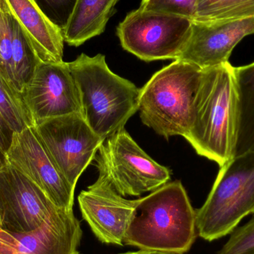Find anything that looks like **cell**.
Returning a JSON list of instances; mask_svg holds the SVG:
<instances>
[{
  "mask_svg": "<svg viewBox=\"0 0 254 254\" xmlns=\"http://www.w3.org/2000/svg\"><path fill=\"white\" fill-rule=\"evenodd\" d=\"M238 126L234 67L228 62L203 69L190 128L185 138L198 155L222 167L234 158Z\"/></svg>",
  "mask_w": 254,
  "mask_h": 254,
  "instance_id": "obj_1",
  "label": "cell"
},
{
  "mask_svg": "<svg viewBox=\"0 0 254 254\" xmlns=\"http://www.w3.org/2000/svg\"><path fill=\"white\" fill-rule=\"evenodd\" d=\"M196 211L179 181L137 199L124 245L173 254L188 252L196 239Z\"/></svg>",
  "mask_w": 254,
  "mask_h": 254,
  "instance_id": "obj_2",
  "label": "cell"
},
{
  "mask_svg": "<svg viewBox=\"0 0 254 254\" xmlns=\"http://www.w3.org/2000/svg\"><path fill=\"white\" fill-rule=\"evenodd\" d=\"M80 98L81 116L104 140L125 128L138 111L140 89L110 70L104 55L81 54L68 63Z\"/></svg>",
  "mask_w": 254,
  "mask_h": 254,
  "instance_id": "obj_3",
  "label": "cell"
},
{
  "mask_svg": "<svg viewBox=\"0 0 254 254\" xmlns=\"http://www.w3.org/2000/svg\"><path fill=\"white\" fill-rule=\"evenodd\" d=\"M203 69L176 60L155 72L140 89L138 111L143 125L168 139L187 135Z\"/></svg>",
  "mask_w": 254,
  "mask_h": 254,
  "instance_id": "obj_4",
  "label": "cell"
},
{
  "mask_svg": "<svg viewBox=\"0 0 254 254\" xmlns=\"http://www.w3.org/2000/svg\"><path fill=\"white\" fill-rule=\"evenodd\" d=\"M195 211L198 235L208 242L231 234L254 213V151L221 167L207 200Z\"/></svg>",
  "mask_w": 254,
  "mask_h": 254,
  "instance_id": "obj_5",
  "label": "cell"
},
{
  "mask_svg": "<svg viewBox=\"0 0 254 254\" xmlns=\"http://www.w3.org/2000/svg\"><path fill=\"white\" fill-rule=\"evenodd\" d=\"M97 153L98 172L124 197L155 191L171 178L170 169L154 161L125 128L107 137Z\"/></svg>",
  "mask_w": 254,
  "mask_h": 254,
  "instance_id": "obj_6",
  "label": "cell"
},
{
  "mask_svg": "<svg viewBox=\"0 0 254 254\" xmlns=\"http://www.w3.org/2000/svg\"><path fill=\"white\" fill-rule=\"evenodd\" d=\"M192 22L184 16L138 8L119 24L117 34L123 49L141 61H176L189 38Z\"/></svg>",
  "mask_w": 254,
  "mask_h": 254,
  "instance_id": "obj_7",
  "label": "cell"
},
{
  "mask_svg": "<svg viewBox=\"0 0 254 254\" xmlns=\"http://www.w3.org/2000/svg\"><path fill=\"white\" fill-rule=\"evenodd\" d=\"M34 128L60 171L75 189L79 178L105 140L94 132L80 114L46 119Z\"/></svg>",
  "mask_w": 254,
  "mask_h": 254,
  "instance_id": "obj_8",
  "label": "cell"
},
{
  "mask_svg": "<svg viewBox=\"0 0 254 254\" xmlns=\"http://www.w3.org/2000/svg\"><path fill=\"white\" fill-rule=\"evenodd\" d=\"M62 210L37 185L7 164L0 170V228L8 234L37 229Z\"/></svg>",
  "mask_w": 254,
  "mask_h": 254,
  "instance_id": "obj_9",
  "label": "cell"
},
{
  "mask_svg": "<svg viewBox=\"0 0 254 254\" xmlns=\"http://www.w3.org/2000/svg\"><path fill=\"white\" fill-rule=\"evenodd\" d=\"M6 158L7 164L37 185L55 205L73 210L75 189L60 171L34 127L14 132Z\"/></svg>",
  "mask_w": 254,
  "mask_h": 254,
  "instance_id": "obj_10",
  "label": "cell"
},
{
  "mask_svg": "<svg viewBox=\"0 0 254 254\" xmlns=\"http://www.w3.org/2000/svg\"><path fill=\"white\" fill-rule=\"evenodd\" d=\"M22 95L34 126L52 118L81 115L78 90L68 63H39Z\"/></svg>",
  "mask_w": 254,
  "mask_h": 254,
  "instance_id": "obj_11",
  "label": "cell"
},
{
  "mask_svg": "<svg viewBox=\"0 0 254 254\" xmlns=\"http://www.w3.org/2000/svg\"><path fill=\"white\" fill-rule=\"evenodd\" d=\"M78 203L83 219L101 243L123 246L137 199L122 196L99 173L98 180L80 192Z\"/></svg>",
  "mask_w": 254,
  "mask_h": 254,
  "instance_id": "obj_12",
  "label": "cell"
},
{
  "mask_svg": "<svg viewBox=\"0 0 254 254\" xmlns=\"http://www.w3.org/2000/svg\"><path fill=\"white\" fill-rule=\"evenodd\" d=\"M252 34H254V17L192 20L189 38L178 60L201 69L219 66L229 62L234 48Z\"/></svg>",
  "mask_w": 254,
  "mask_h": 254,
  "instance_id": "obj_13",
  "label": "cell"
},
{
  "mask_svg": "<svg viewBox=\"0 0 254 254\" xmlns=\"http://www.w3.org/2000/svg\"><path fill=\"white\" fill-rule=\"evenodd\" d=\"M81 226L73 210H61L37 229L0 234V254H80Z\"/></svg>",
  "mask_w": 254,
  "mask_h": 254,
  "instance_id": "obj_14",
  "label": "cell"
},
{
  "mask_svg": "<svg viewBox=\"0 0 254 254\" xmlns=\"http://www.w3.org/2000/svg\"><path fill=\"white\" fill-rule=\"evenodd\" d=\"M12 13L26 31L41 62H64L63 32L45 16L33 0H6Z\"/></svg>",
  "mask_w": 254,
  "mask_h": 254,
  "instance_id": "obj_15",
  "label": "cell"
},
{
  "mask_svg": "<svg viewBox=\"0 0 254 254\" xmlns=\"http://www.w3.org/2000/svg\"><path fill=\"white\" fill-rule=\"evenodd\" d=\"M119 0H77L66 28L63 31L64 42L77 46L101 35L116 12Z\"/></svg>",
  "mask_w": 254,
  "mask_h": 254,
  "instance_id": "obj_16",
  "label": "cell"
},
{
  "mask_svg": "<svg viewBox=\"0 0 254 254\" xmlns=\"http://www.w3.org/2000/svg\"><path fill=\"white\" fill-rule=\"evenodd\" d=\"M239 101V126L234 156L254 151V62L234 67Z\"/></svg>",
  "mask_w": 254,
  "mask_h": 254,
  "instance_id": "obj_17",
  "label": "cell"
},
{
  "mask_svg": "<svg viewBox=\"0 0 254 254\" xmlns=\"http://www.w3.org/2000/svg\"><path fill=\"white\" fill-rule=\"evenodd\" d=\"M12 12V11H11ZM13 27V86L22 93L25 85L34 74L36 67L41 61L37 58L29 37L23 27L12 13Z\"/></svg>",
  "mask_w": 254,
  "mask_h": 254,
  "instance_id": "obj_18",
  "label": "cell"
},
{
  "mask_svg": "<svg viewBox=\"0 0 254 254\" xmlns=\"http://www.w3.org/2000/svg\"><path fill=\"white\" fill-rule=\"evenodd\" d=\"M0 115L14 132L34 127L22 93L18 92L0 71Z\"/></svg>",
  "mask_w": 254,
  "mask_h": 254,
  "instance_id": "obj_19",
  "label": "cell"
},
{
  "mask_svg": "<svg viewBox=\"0 0 254 254\" xmlns=\"http://www.w3.org/2000/svg\"><path fill=\"white\" fill-rule=\"evenodd\" d=\"M254 17V0H198L193 20Z\"/></svg>",
  "mask_w": 254,
  "mask_h": 254,
  "instance_id": "obj_20",
  "label": "cell"
},
{
  "mask_svg": "<svg viewBox=\"0 0 254 254\" xmlns=\"http://www.w3.org/2000/svg\"><path fill=\"white\" fill-rule=\"evenodd\" d=\"M12 12L6 0H0V71L13 86Z\"/></svg>",
  "mask_w": 254,
  "mask_h": 254,
  "instance_id": "obj_21",
  "label": "cell"
},
{
  "mask_svg": "<svg viewBox=\"0 0 254 254\" xmlns=\"http://www.w3.org/2000/svg\"><path fill=\"white\" fill-rule=\"evenodd\" d=\"M198 0H142L139 8L146 11L168 13L193 20Z\"/></svg>",
  "mask_w": 254,
  "mask_h": 254,
  "instance_id": "obj_22",
  "label": "cell"
},
{
  "mask_svg": "<svg viewBox=\"0 0 254 254\" xmlns=\"http://www.w3.org/2000/svg\"><path fill=\"white\" fill-rule=\"evenodd\" d=\"M218 254H254V215L247 223L231 233Z\"/></svg>",
  "mask_w": 254,
  "mask_h": 254,
  "instance_id": "obj_23",
  "label": "cell"
},
{
  "mask_svg": "<svg viewBox=\"0 0 254 254\" xmlns=\"http://www.w3.org/2000/svg\"><path fill=\"white\" fill-rule=\"evenodd\" d=\"M45 16L64 31L74 11L77 0H33Z\"/></svg>",
  "mask_w": 254,
  "mask_h": 254,
  "instance_id": "obj_24",
  "label": "cell"
},
{
  "mask_svg": "<svg viewBox=\"0 0 254 254\" xmlns=\"http://www.w3.org/2000/svg\"><path fill=\"white\" fill-rule=\"evenodd\" d=\"M14 131L0 115V148L6 154L11 145Z\"/></svg>",
  "mask_w": 254,
  "mask_h": 254,
  "instance_id": "obj_25",
  "label": "cell"
},
{
  "mask_svg": "<svg viewBox=\"0 0 254 254\" xmlns=\"http://www.w3.org/2000/svg\"><path fill=\"white\" fill-rule=\"evenodd\" d=\"M122 254H173L170 253H165V252H156V251L141 250L137 252H129V253Z\"/></svg>",
  "mask_w": 254,
  "mask_h": 254,
  "instance_id": "obj_26",
  "label": "cell"
},
{
  "mask_svg": "<svg viewBox=\"0 0 254 254\" xmlns=\"http://www.w3.org/2000/svg\"><path fill=\"white\" fill-rule=\"evenodd\" d=\"M7 158H6V154L1 150V148H0V170L4 166L7 165Z\"/></svg>",
  "mask_w": 254,
  "mask_h": 254,
  "instance_id": "obj_27",
  "label": "cell"
},
{
  "mask_svg": "<svg viewBox=\"0 0 254 254\" xmlns=\"http://www.w3.org/2000/svg\"><path fill=\"white\" fill-rule=\"evenodd\" d=\"M3 231H2V230L1 229V228H0V234H1V232H3Z\"/></svg>",
  "mask_w": 254,
  "mask_h": 254,
  "instance_id": "obj_28",
  "label": "cell"
}]
</instances>
